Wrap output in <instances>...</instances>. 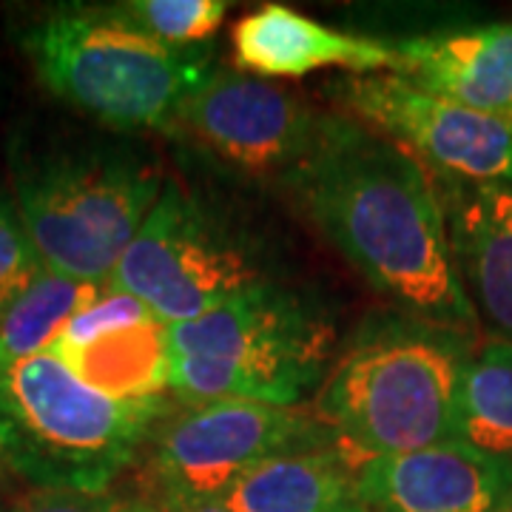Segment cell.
I'll use <instances>...</instances> for the list:
<instances>
[{"instance_id": "484cf974", "label": "cell", "mask_w": 512, "mask_h": 512, "mask_svg": "<svg viewBox=\"0 0 512 512\" xmlns=\"http://www.w3.org/2000/svg\"><path fill=\"white\" fill-rule=\"evenodd\" d=\"M507 512H512V507H510V510H507Z\"/></svg>"}, {"instance_id": "9a60e30c", "label": "cell", "mask_w": 512, "mask_h": 512, "mask_svg": "<svg viewBox=\"0 0 512 512\" xmlns=\"http://www.w3.org/2000/svg\"><path fill=\"white\" fill-rule=\"evenodd\" d=\"M439 191L461 288L493 339L512 342V185L439 183Z\"/></svg>"}, {"instance_id": "7a4b0ae2", "label": "cell", "mask_w": 512, "mask_h": 512, "mask_svg": "<svg viewBox=\"0 0 512 512\" xmlns=\"http://www.w3.org/2000/svg\"><path fill=\"white\" fill-rule=\"evenodd\" d=\"M9 168L40 262L103 288L165 188L154 154L97 137H18Z\"/></svg>"}, {"instance_id": "8992f818", "label": "cell", "mask_w": 512, "mask_h": 512, "mask_svg": "<svg viewBox=\"0 0 512 512\" xmlns=\"http://www.w3.org/2000/svg\"><path fill=\"white\" fill-rule=\"evenodd\" d=\"M20 46L57 100L120 134L174 131L183 100L214 69L208 55L151 40L111 6H57Z\"/></svg>"}, {"instance_id": "ac0fdd59", "label": "cell", "mask_w": 512, "mask_h": 512, "mask_svg": "<svg viewBox=\"0 0 512 512\" xmlns=\"http://www.w3.org/2000/svg\"><path fill=\"white\" fill-rule=\"evenodd\" d=\"M456 441L512 470V342L490 339L467 359L458 390Z\"/></svg>"}, {"instance_id": "d6986e66", "label": "cell", "mask_w": 512, "mask_h": 512, "mask_svg": "<svg viewBox=\"0 0 512 512\" xmlns=\"http://www.w3.org/2000/svg\"><path fill=\"white\" fill-rule=\"evenodd\" d=\"M111 9L157 43L174 49H191L214 37L231 3L225 0H126L111 3Z\"/></svg>"}, {"instance_id": "277c9868", "label": "cell", "mask_w": 512, "mask_h": 512, "mask_svg": "<svg viewBox=\"0 0 512 512\" xmlns=\"http://www.w3.org/2000/svg\"><path fill=\"white\" fill-rule=\"evenodd\" d=\"M171 399L183 407H299L333 367L336 333L308 296L271 279L191 322L168 325Z\"/></svg>"}, {"instance_id": "52a82bcc", "label": "cell", "mask_w": 512, "mask_h": 512, "mask_svg": "<svg viewBox=\"0 0 512 512\" xmlns=\"http://www.w3.org/2000/svg\"><path fill=\"white\" fill-rule=\"evenodd\" d=\"M265 279L251 239L177 180H165L106 288L140 299L165 325H180Z\"/></svg>"}, {"instance_id": "cb8c5ba5", "label": "cell", "mask_w": 512, "mask_h": 512, "mask_svg": "<svg viewBox=\"0 0 512 512\" xmlns=\"http://www.w3.org/2000/svg\"><path fill=\"white\" fill-rule=\"evenodd\" d=\"M3 484H6V467L0 464V487H3Z\"/></svg>"}, {"instance_id": "44dd1931", "label": "cell", "mask_w": 512, "mask_h": 512, "mask_svg": "<svg viewBox=\"0 0 512 512\" xmlns=\"http://www.w3.org/2000/svg\"><path fill=\"white\" fill-rule=\"evenodd\" d=\"M40 265L43 262L23 225L15 194L0 185V299L20 288Z\"/></svg>"}, {"instance_id": "d4e9b609", "label": "cell", "mask_w": 512, "mask_h": 512, "mask_svg": "<svg viewBox=\"0 0 512 512\" xmlns=\"http://www.w3.org/2000/svg\"><path fill=\"white\" fill-rule=\"evenodd\" d=\"M0 512H9V510H3V507H0Z\"/></svg>"}, {"instance_id": "ffe728a7", "label": "cell", "mask_w": 512, "mask_h": 512, "mask_svg": "<svg viewBox=\"0 0 512 512\" xmlns=\"http://www.w3.org/2000/svg\"><path fill=\"white\" fill-rule=\"evenodd\" d=\"M9 512H157L146 495H123L114 490H32L20 495Z\"/></svg>"}, {"instance_id": "2e32d148", "label": "cell", "mask_w": 512, "mask_h": 512, "mask_svg": "<svg viewBox=\"0 0 512 512\" xmlns=\"http://www.w3.org/2000/svg\"><path fill=\"white\" fill-rule=\"evenodd\" d=\"M362 458L348 444L274 456L217 498L228 512H336L356 501Z\"/></svg>"}, {"instance_id": "603a6c76", "label": "cell", "mask_w": 512, "mask_h": 512, "mask_svg": "<svg viewBox=\"0 0 512 512\" xmlns=\"http://www.w3.org/2000/svg\"><path fill=\"white\" fill-rule=\"evenodd\" d=\"M336 512H373V510H367L365 504L353 501V504H348V507H342V510H336Z\"/></svg>"}, {"instance_id": "ba28073f", "label": "cell", "mask_w": 512, "mask_h": 512, "mask_svg": "<svg viewBox=\"0 0 512 512\" xmlns=\"http://www.w3.org/2000/svg\"><path fill=\"white\" fill-rule=\"evenodd\" d=\"M339 444L308 407L208 402L168 413L148 439L151 501H217L242 473L285 453Z\"/></svg>"}, {"instance_id": "e0dca14e", "label": "cell", "mask_w": 512, "mask_h": 512, "mask_svg": "<svg viewBox=\"0 0 512 512\" xmlns=\"http://www.w3.org/2000/svg\"><path fill=\"white\" fill-rule=\"evenodd\" d=\"M103 291V285L80 282L40 265L20 288L0 299V365L46 353L74 316L86 311Z\"/></svg>"}, {"instance_id": "5bb4252c", "label": "cell", "mask_w": 512, "mask_h": 512, "mask_svg": "<svg viewBox=\"0 0 512 512\" xmlns=\"http://www.w3.org/2000/svg\"><path fill=\"white\" fill-rule=\"evenodd\" d=\"M393 72L467 109L512 117V23L410 35L390 43Z\"/></svg>"}, {"instance_id": "30bf717a", "label": "cell", "mask_w": 512, "mask_h": 512, "mask_svg": "<svg viewBox=\"0 0 512 512\" xmlns=\"http://www.w3.org/2000/svg\"><path fill=\"white\" fill-rule=\"evenodd\" d=\"M328 120L271 80L214 66L183 100L174 131L228 171L285 183L316 151Z\"/></svg>"}, {"instance_id": "5b68a950", "label": "cell", "mask_w": 512, "mask_h": 512, "mask_svg": "<svg viewBox=\"0 0 512 512\" xmlns=\"http://www.w3.org/2000/svg\"><path fill=\"white\" fill-rule=\"evenodd\" d=\"M171 402L123 404L52 353L0 365V464L35 490H109L143 453Z\"/></svg>"}, {"instance_id": "6da1fadb", "label": "cell", "mask_w": 512, "mask_h": 512, "mask_svg": "<svg viewBox=\"0 0 512 512\" xmlns=\"http://www.w3.org/2000/svg\"><path fill=\"white\" fill-rule=\"evenodd\" d=\"M282 188L399 311L456 330L476 328L439 183L402 146L353 117L330 114L316 151Z\"/></svg>"}, {"instance_id": "3957f363", "label": "cell", "mask_w": 512, "mask_h": 512, "mask_svg": "<svg viewBox=\"0 0 512 512\" xmlns=\"http://www.w3.org/2000/svg\"><path fill=\"white\" fill-rule=\"evenodd\" d=\"M470 356L464 330L384 313L333 362L313 410L362 461L456 441Z\"/></svg>"}, {"instance_id": "8fae6325", "label": "cell", "mask_w": 512, "mask_h": 512, "mask_svg": "<svg viewBox=\"0 0 512 512\" xmlns=\"http://www.w3.org/2000/svg\"><path fill=\"white\" fill-rule=\"evenodd\" d=\"M46 353L114 402L171 399L168 325L128 293L106 288L74 316Z\"/></svg>"}, {"instance_id": "7c38bea8", "label": "cell", "mask_w": 512, "mask_h": 512, "mask_svg": "<svg viewBox=\"0 0 512 512\" xmlns=\"http://www.w3.org/2000/svg\"><path fill=\"white\" fill-rule=\"evenodd\" d=\"M356 501L373 512H507L512 470L461 441L365 458Z\"/></svg>"}, {"instance_id": "7402d4cb", "label": "cell", "mask_w": 512, "mask_h": 512, "mask_svg": "<svg viewBox=\"0 0 512 512\" xmlns=\"http://www.w3.org/2000/svg\"><path fill=\"white\" fill-rule=\"evenodd\" d=\"M157 512H228L220 501H154Z\"/></svg>"}, {"instance_id": "9c48e42d", "label": "cell", "mask_w": 512, "mask_h": 512, "mask_svg": "<svg viewBox=\"0 0 512 512\" xmlns=\"http://www.w3.org/2000/svg\"><path fill=\"white\" fill-rule=\"evenodd\" d=\"M330 92L356 123L402 146L439 183L512 185V117L467 109L396 72L345 74Z\"/></svg>"}, {"instance_id": "4fadbf2b", "label": "cell", "mask_w": 512, "mask_h": 512, "mask_svg": "<svg viewBox=\"0 0 512 512\" xmlns=\"http://www.w3.org/2000/svg\"><path fill=\"white\" fill-rule=\"evenodd\" d=\"M237 72L259 80L305 77L322 69L348 74L393 72L396 52L390 40H373L330 29L282 3H268L248 12L231 35Z\"/></svg>"}]
</instances>
